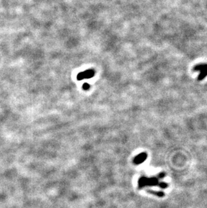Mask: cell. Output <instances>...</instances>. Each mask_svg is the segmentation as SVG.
<instances>
[{
  "mask_svg": "<svg viewBox=\"0 0 207 208\" xmlns=\"http://www.w3.org/2000/svg\"><path fill=\"white\" fill-rule=\"evenodd\" d=\"M193 70L199 72L198 80L202 81L207 77V63L197 64L194 67Z\"/></svg>",
  "mask_w": 207,
  "mask_h": 208,
  "instance_id": "cell-1",
  "label": "cell"
},
{
  "mask_svg": "<svg viewBox=\"0 0 207 208\" xmlns=\"http://www.w3.org/2000/svg\"><path fill=\"white\" fill-rule=\"evenodd\" d=\"M94 74L95 72L93 69H89V70H86L80 73V74L77 75V78L78 80H82L84 79H89L94 76Z\"/></svg>",
  "mask_w": 207,
  "mask_h": 208,
  "instance_id": "cell-2",
  "label": "cell"
},
{
  "mask_svg": "<svg viewBox=\"0 0 207 208\" xmlns=\"http://www.w3.org/2000/svg\"><path fill=\"white\" fill-rule=\"evenodd\" d=\"M89 87H90V86H89V84H87V83H85L84 84V86H83V89L84 90H88Z\"/></svg>",
  "mask_w": 207,
  "mask_h": 208,
  "instance_id": "cell-3",
  "label": "cell"
}]
</instances>
